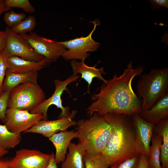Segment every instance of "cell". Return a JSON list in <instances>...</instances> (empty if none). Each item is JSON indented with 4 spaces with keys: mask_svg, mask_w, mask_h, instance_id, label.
Wrapping results in <instances>:
<instances>
[{
    "mask_svg": "<svg viewBox=\"0 0 168 168\" xmlns=\"http://www.w3.org/2000/svg\"><path fill=\"white\" fill-rule=\"evenodd\" d=\"M132 63H129L120 76L116 74L104 83L99 92L92 96L91 99L94 101L87 109L88 114L91 116L96 113L102 116L110 113L130 116L142 110L141 101L134 92L132 83L143 68L133 69Z\"/></svg>",
    "mask_w": 168,
    "mask_h": 168,
    "instance_id": "6da1fadb",
    "label": "cell"
},
{
    "mask_svg": "<svg viewBox=\"0 0 168 168\" xmlns=\"http://www.w3.org/2000/svg\"><path fill=\"white\" fill-rule=\"evenodd\" d=\"M103 116L110 126L111 133L101 153L110 166L140 155L136 146L135 130L130 116L110 113Z\"/></svg>",
    "mask_w": 168,
    "mask_h": 168,
    "instance_id": "7a4b0ae2",
    "label": "cell"
},
{
    "mask_svg": "<svg viewBox=\"0 0 168 168\" xmlns=\"http://www.w3.org/2000/svg\"><path fill=\"white\" fill-rule=\"evenodd\" d=\"M77 138L86 152L91 155L101 153L111 133L110 126L103 116L95 113L89 119L77 122Z\"/></svg>",
    "mask_w": 168,
    "mask_h": 168,
    "instance_id": "3957f363",
    "label": "cell"
},
{
    "mask_svg": "<svg viewBox=\"0 0 168 168\" xmlns=\"http://www.w3.org/2000/svg\"><path fill=\"white\" fill-rule=\"evenodd\" d=\"M137 94L142 99V110L150 109L168 92V69H153L142 75L136 86Z\"/></svg>",
    "mask_w": 168,
    "mask_h": 168,
    "instance_id": "277c9868",
    "label": "cell"
},
{
    "mask_svg": "<svg viewBox=\"0 0 168 168\" xmlns=\"http://www.w3.org/2000/svg\"><path fill=\"white\" fill-rule=\"evenodd\" d=\"M44 91L37 83H24L10 92L8 108L30 111L45 100Z\"/></svg>",
    "mask_w": 168,
    "mask_h": 168,
    "instance_id": "5b68a950",
    "label": "cell"
},
{
    "mask_svg": "<svg viewBox=\"0 0 168 168\" xmlns=\"http://www.w3.org/2000/svg\"><path fill=\"white\" fill-rule=\"evenodd\" d=\"M91 22L94 24L92 30L86 37L81 36L73 39L58 42L68 49L63 55L62 57L66 60L78 59L85 60L89 56L88 52H93L97 49L100 43L96 42L92 38L93 33L97 26L100 24V21L96 19Z\"/></svg>",
    "mask_w": 168,
    "mask_h": 168,
    "instance_id": "8992f818",
    "label": "cell"
},
{
    "mask_svg": "<svg viewBox=\"0 0 168 168\" xmlns=\"http://www.w3.org/2000/svg\"><path fill=\"white\" fill-rule=\"evenodd\" d=\"M6 44L2 52L8 58L17 56L27 60L39 61L45 58L38 54L28 42L20 35L13 32L7 26Z\"/></svg>",
    "mask_w": 168,
    "mask_h": 168,
    "instance_id": "52a82bcc",
    "label": "cell"
},
{
    "mask_svg": "<svg viewBox=\"0 0 168 168\" xmlns=\"http://www.w3.org/2000/svg\"><path fill=\"white\" fill-rule=\"evenodd\" d=\"M30 44L38 54L44 57L49 63L56 61L67 50L58 41L41 37L30 32L20 35Z\"/></svg>",
    "mask_w": 168,
    "mask_h": 168,
    "instance_id": "ba28073f",
    "label": "cell"
},
{
    "mask_svg": "<svg viewBox=\"0 0 168 168\" xmlns=\"http://www.w3.org/2000/svg\"><path fill=\"white\" fill-rule=\"evenodd\" d=\"M79 77L78 75H72L63 81L54 80V83L55 90L52 95L29 112L33 114L41 113L43 116L42 120H47L48 108L51 105H54L61 110L58 118L68 116L70 114L69 108L68 106L64 107L63 105L61 96L64 91H68L67 86L71 83L77 81Z\"/></svg>",
    "mask_w": 168,
    "mask_h": 168,
    "instance_id": "9c48e42d",
    "label": "cell"
},
{
    "mask_svg": "<svg viewBox=\"0 0 168 168\" xmlns=\"http://www.w3.org/2000/svg\"><path fill=\"white\" fill-rule=\"evenodd\" d=\"M43 118L41 113L33 114L26 110L8 108L4 124L10 132L21 134L31 128Z\"/></svg>",
    "mask_w": 168,
    "mask_h": 168,
    "instance_id": "30bf717a",
    "label": "cell"
},
{
    "mask_svg": "<svg viewBox=\"0 0 168 168\" xmlns=\"http://www.w3.org/2000/svg\"><path fill=\"white\" fill-rule=\"evenodd\" d=\"M51 154L44 153L35 150L22 149L17 151L11 160L10 168H46Z\"/></svg>",
    "mask_w": 168,
    "mask_h": 168,
    "instance_id": "8fae6325",
    "label": "cell"
},
{
    "mask_svg": "<svg viewBox=\"0 0 168 168\" xmlns=\"http://www.w3.org/2000/svg\"><path fill=\"white\" fill-rule=\"evenodd\" d=\"M130 117L135 132L136 144L139 155L148 157L151 140L155 124L142 118L138 113Z\"/></svg>",
    "mask_w": 168,
    "mask_h": 168,
    "instance_id": "7c38bea8",
    "label": "cell"
},
{
    "mask_svg": "<svg viewBox=\"0 0 168 168\" xmlns=\"http://www.w3.org/2000/svg\"><path fill=\"white\" fill-rule=\"evenodd\" d=\"M77 113L73 110L66 117L52 120H41L24 133L40 134L49 138L59 131H64L69 127L77 125V122L73 120Z\"/></svg>",
    "mask_w": 168,
    "mask_h": 168,
    "instance_id": "4fadbf2b",
    "label": "cell"
},
{
    "mask_svg": "<svg viewBox=\"0 0 168 168\" xmlns=\"http://www.w3.org/2000/svg\"><path fill=\"white\" fill-rule=\"evenodd\" d=\"M7 69L11 72L25 73L33 71H38L44 68L49 63L45 59L39 61L24 59L17 56H12L7 60Z\"/></svg>",
    "mask_w": 168,
    "mask_h": 168,
    "instance_id": "5bb4252c",
    "label": "cell"
},
{
    "mask_svg": "<svg viewBox=\"0 0 168 168\" xmlns=\"http://www.w3.org/2000/svg\"><path fill=\"white\" fill-rule=\"evenodd\" d=\"M144 119L155 125L168 116V93L159 99L150 109L138 113Z\"/></svg>",
    "mask_w": 168,
    "mask_h": 168,
    "instance_id": "9a60e30c",
    "label": "cell"
},
{
    "mask_svg": "<svg viewBox=\"0 0 168 168\" xmlns=\"http://www.w3.org/2000/svg\"><path fill=\"white\" fill-rule=\"evenodd\" d=\"M77 138L76 132L73 131H61L49 138V140L56 149L55 158L57 164L62 162L65 159V155L71 141Z\"/></svg>",
    "mask_w": 168,
    "mask_h": 168,
    "instance_id": "2e32d148",
    "label": "cell"
},
{
    "mask_svg": "<svg viewBox=\"0 0 168 168\" xmlns=\"http://www.w3.org/2000/svg\"><path fill=\"white\" fill-rule=\"evenodd\" d=\"M71 64L72 67L73 75H77L78 73L81 75V78L84 79L88 84V91L89 93V87L93 79L97 78L105 83L107 80L102 77V75L105 74L103 67L100 68H96V64L93 67L87 65L85 63L84 60L81 62H77L73 60L71 62Z\"/></svg>",
    "mask_w": 168,
    "mask_h": 168,
    "instance_id": "e0dca14e",
    "label": "cell"
},
{
    "mask_svg": "<svg viewBox=\"0 0 168 168\" xmlns=\"http://www.w3.org/2000/svg\"><path fill=\"white\" fill-rule=\"evenodd\" d=\"M38 76V71L17 73L11 72L7 69L6 77L3 83L2 92L10 93L14 88L25 82L37 83Z\"/></svg>",
    "mask_w": 168,
    "mask_h": 168,
    "instance_id": "ac0fdd59",
    "label": "cell"
},
{
    "mask_svg": "<svg viewBox=\"0 0 168 168\" xmlns=\"http://www.w3.org/2000/svg\"><path fill=\"white\" fill-rule=\"evenodd\" d=\"M67 157L62 162L61 168H85L83 157L85 148L80 143L70 142L68 147Z\"/></svg>",
    "mask_w": 168,
    "mask_h": 168,
    "instance_id": "d6986e66",
    "label": "cell"
},
{
    "mask_svg": "<svg viewBox=\"0 0 168 168\" xmlns=\"http://www.w3.org/2000/svg\"><path fill=\"white\" fill-rule=\"evenodd\" d=\"M155 133L160 135L162 142L160 149V161L162 168H168V118L155 125Z\"/></svg>",
    "mask_w": 168,
    "mask_h": 168,
    "instance_id": "ffe728a7",
    "label": "cell"
},
{
    "mask_svg": "<svg viewBox=\"0 0 168 168\" xmlns=\"http://www.w3.org/2000/svg\"><path fill=\"white\" fill-rule=\"evenodd\" d=\"M161 137L156 133L152 135L148 157L149 168H162L160 161V149L162 144Z\"/></svg>",
    "mask_w": 168,
    "mask_h": 168,
    "instance_id": "44dd1931",
    "label": "cell"
},
{
    "mask_svg": "<svg viewBox=\"0 0 168 168\" xmlns=\"http://www.w3.org/2000/svg\"><path fill=\"white\" fill-rule=\"evenodd\" d=\"M21 140V134L10 132L4 125H0V147L5 149L12 148Z\"/></svg>",
    "mask_w": 168,
    "mask_h": 168,
    "instance_id": "7402d4cb",
    "label": "cell"
},
{
    "mask_svg": "<svg viewBox=\"0 0 168 168\" xmlns=\"http://www.w3.org/2000/svg\"><path fill=\"white\" fill-rule=\"evenodd\" d=\"M83 159L85 168H108L110 167L101 153L91 155L86 152Z\"/></svg>",
    "mask_w": 168,
    "mask_h": 168,
    "instance_id": "603a6c76",
    "label": "cell"
},
{
    "mask_svg": "<svg viewBox=\"0 0 168 168\" xmlns=\"http://www.w3.org/2000/svg\"><path fill=\"white\" fill-rule=\"evenodd\" d=\"M36 25L35 18L32 15H30L17 25L10 28L14 33L21 35L31 32L35 28Z\"/></svg>",
    "mask_w": 168,
    "mask_h": 168,
    "instance_id": "cb8c5ba5",
    "label": "cell"
},
{
    "mask_svg": "<svg viewBox=\"0 0 168 168\" xmlns=\"http://www.w3.org/2000/svg\"><path fill=\"white\" fill-rule=\"evenodd\" d=\"M4 3L6 7L10 9L19 8L27 13H33L35 11V8L28 0H6Z\"/></svg>",
    "mask_w": 168,
    "mask_h": 168,
    "instance_id": "d4e9b609",
    "label": "cell"
},
{
    "mask_svg": "<svg viewBox=\"0 0 168 168\" xmlns=\"http://www.w3.org/2000/svg\"><path fill=\"white\" fill-rule=\"evenodd\" d=\"M26 17L23 12L17 13L13 11H9L5 13L3 20L8 26L12 27L17 25Z\"/></svg>",
    "mask_w": 168,
    "mask_h": 168,
    "instance_id": "484cf974",
    "label": "cell"
},
{
    "mask_svg": "<svg viewBox=\"0 0 168 168\" xmlns=\"http://www.w3.org/2000/svg\"><path fill=\"white\" fill-rule=\"evenodd\" d=\"M139 157L138 155L128 158L111 166L110 168H138Z\"/></svg>",
    "mask_w": 168,
    "mask_h": 168,
    "instance_id": "4316f807",
    "label": "cell"
},
{
    "mask_svg": "<svg viewBox=\"0 0 168 168\" xmlns=\"http://www.w3.org/2000/svg\"><path fill=\"white\" fill-rule=\"evenodd\" d=\"M9 92H2L0 95V120L5 123L6 114L8 108Z\"/></svg>",
    "mask_w": 168,
    "mask_h": 168,
    "instance_id": "83f0119b",
    "label": "cell"
},
{
    "mask_svg": "<svg viewBox=\"0 0 168 168\" xmlns=\"http://www.w3.org/2000/svg\"><path fill=\"white\" fill-rule=\"evenodd\" d=\"M8 58L2 51L0 52V91L1 93L4 77L7 68Z\"/></svg>",
    "mask_w": 168,
    "mask_h": 168,
    "instance_id": "f1b7e54d",
    "label": "cell"
},
{
    "mask_svg": "<svg viewBox=\"0 0 168 168\" xmlns=\"http://www.w3.org/2000/svg\"><path fill=\"white\" fill-rule=\"evenodd\" d=\"M149 2L152 6V8L154 10L160 9L162 7L168 8V0H151Z\"/></svg>",
    "mask_w": 168,
    "mask_h": 168,
    "instance_id": "f546056e",
    "label": "cell"
},
{
    "mask_svg": "<svg viewBox=\"0 0 168 168\" xmlns=\"http://www.w3.org/2000/svg\"><path fill=\"white\" fill-rule=\"evenodd\" d=\"M7 33L5 30H0V52L4 49L6 43Z\"/></svg>",
    "mask_w": 168,
    "mask_h": 168,
    "instance_id": "4dcf8cb0",
    "label": "cell"
},
{
    "mask_svg": "<svg viewBox=\"0 0 168 168\" xmlns=\"http://www.w3.org/2000/svg\"><path fill=\"white\" fill-rule=\"evenodd\" d=\"M138 168H149L148 157L143 155H140L139 161Z\"/></svg>",
    "mask_w": 168,
    "mask_h": 168,
    "instance_id": "1f68e13d",
    "label": "cell"
},
{
    "mask_svg": "<svg viewBox=\"0 0 168 168\" xmlns=\"http://www.w3.org/2000/svg\"><path fill=\"white\" fill-rule=\"evenodd\" d=\"M11 160L0 158V168H10L9 164Z\"/></svg>",
    "mask_w": 168,
    "mask_h": 168,
    "instance_id": "d6a6232c",
    "label": "cell"
},
{
    "mask_svg": "<svg viewBox=\"0 0 168 168\" xmlns=\"http://www.w3.org/2000/svg\"><path fill=\"white\" fill-rule=\"evenodd\" d=\"M46 168H57L55 156L53 153L51 154V156L49 163Z\"/></svg>",
    "mask_w": 168,
    "mask_h": 168,
    "instance_id": "836d02e7",
    "label": "cell"
},
{
    "mask_svg": "<svg viewBox=\"0 0 168 168\" xmlns=\"http://www.w3.org/2000/svg\"><path fill=\"white\" fill-rule=\"evenodd\" d=\"M10 10V9L6 7L4 0H0V16L4 12H7Z\"/></svg>",
    "mask_w": 168,
    "mask_h": 168,
    "instance_id": "e575fe53",
    "label": "cell"
},
{
    "mask_svg": "<svg viewBox=\"0 0 168 168\" xmlns=\"http://www.w3.org/2000/svg\"><path fill=\"white\" fill-rule=\"evenodd\" d=\"M8 152L7 150L0 147V158L6 154Z\"/></svg>",
    "mask_w": 168,
    "mask_h": 168,
    "instance_id": "d590c367",
    "label": "cell"
},
{
    "mask_svg": "<svg viewBox=\"0 0 168 168\" xmlns=\"http://www.w3.org/2000/svg\"><path fill=\"white\" fill-rule=\"evenodd\" d=\"M1 93H2L0 91V95H1Z\"/></svg>",
    "mask_w": 168,
    "mask_h": 168,
    "instance_id": "8d00e7d4",
    "label": "cell"
},
{
    "mask_svg": "<svg viewBox=\"0 0 168 168\" xmlns=\"http://www.w3.org/2000/svg\"></svg>",
    "mask_w": 168,
    "mask_h": 168,
    "instance_id": "74e56055",
    "label": "cell"
}]
</instances>
